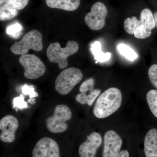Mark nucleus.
Wrapping results in <instances>:
<instances>
[{"instance_id": "obj_11", "label": "nucleus", "mask_w": 157, "mask_h": 157, "mask_svg": "<svg viewBox=\"0 0 157 157\" xmlns=\"http://www.w3.org/2000/svg\"><path fill=\"white\" fill-rule=\"evenodd\" d=\"M102 157H115L120 152L123 141L119 135L113 130L105 133Z\"/></svg>"}, {"instance_id": "obj_25", "label": "nucleus", "mask_w": 157, "mask_h": 157, "mask_svg": "<svg viewBox=\"0 0 157 157\" xmlns=\"http://www.w3.org/2000/svg\"><path fill=\"white\" fill-rule=\"evenodd\" d=\"M115 157H129L128 151L126 150L121 151Z\"/></svg>"}, {"instance_id": "obj_22", "label": "nucleus", "mask_w": 157, "mask_h": 157, "mask_svg": "<svg viewBox=\"0 0 157 157\" xmlns=\"http://www.w3.org/2000/svg\"><path fill=\"white\" fill-rule=\"evenodd\" d=\"M148 75L150 81L157 90V64H153L149 68Z\"/></svg>"}, {"instance_id": "obj_16", "label": "nucleus", "mask_w": 157, "mask_h": 157, "mask_svg": "<svg viewBox=\"0 0 157 157\" xmlns=\"http://www.w3.org/2000/svg\"><path fill=\"white\" fill-rule=\"evenodd\" d=\"M90 49L94 56L96 63L98 62L103 63L107 61L111 58V54L110 52L104 53L102 51L101 43L99 41L94 42L91 45Z\"/></svg>"}, {"instance_id": "obj_7", "label": "nucleus", "mask_w": 157, "mask_h": 157, "mask_svg": "<svg viewBox=\"0 0 157 157\" xmlns=\"http://www.w3.org/2000/svg\"><path fill=\"white\" fill-rule=\"evenodd\" d=\"M107 14V8L103 3L98 2L94 4L91 11L85 17V21L92 30L99 31L104 27Z\"/></svg>"}, {"instance_id": "obj_24", "label": "nucleus", "mask_w": 157, "mask_h": 157, "mask_svg": "<svg viewBox=\"0 0 157 157\" xmlns=\"http://www.w3.org/2000/svg\"><path fill=\"white\" fill-rule=\"evenodd\" d=\"M22 92L24 94L28 95L31 98L37 97L38 96V94L35 92L34 86L32 85L25 84L22 86Z\"/></svg>"}, {"instance_id": "obj_26", "label": "nucleus", "mask_w": 157, "mask_h": 157, "mask_svg": "<svg viewBox=\"0 0 157 157\" xmlns=\"http://www.w3.org/2000/svg\"><path fill=\"white\" fill-rule=\"evenodd\" d=\"M154 18L156 26L157 28V11H156L153 15Z\"/></svg>"}, {"instance_id": "obj_1", "label": "nucleus", "mask_w": 157, "mask_h": 157, "mask_svg": "<svg viewBox=\"0 0 157 157\" xmlns=\"http://www.w3.org/2000/svg\"><path fill=\"white\" fill-rule=\"evenodd\" d=\"M122 100L120 90L116 87L109 88L97 99L93 108L94 115L99 119L108 117L120 107Z\"/></svg>"}, {"instance_id": "obj_5", "label": "nucleus", "mask_w": 157, "mask_h": 157, "mask_svg": "<svg viewBox=\"0 0 157 157\" xmlns=\"http://www.w3.org/2000/svg\"><path fill=\"white\" fill-rule=\"evenodd\" d=\"M43 48L42 36L37 30H32L25 35L19 42L11 46L12 53L17 55H24L28 52L29 49L40 52Z\"/></svg>"}, {"instance_id": "obj_19", "label": "nucleus", "mask_w": 157, "mask_h": 157, "mask_svg": "<svg viewBox=\"0 0 157 157\" xmlns=\"http://www.w3.org/2000/svg\"><path fill=\"white\" fill-rule=\"evenodd\" d=\"M117 49L121 54L129 60H135L138 57V55L135 51L125 44H119L117 47Z\"/></svg>"}, {"instance_id": "obj_20", "label": "nucleus", "mask_w": 157, "mask_h": 157, "mask_svg": "<svg viewBox=\"0 0 157 157\" xmlns=\"http://www.w3.org/2000/svg\"><path fill=\"white\" fill-rule=\"evenodd\" d=\"M23 29V28L20 24L15 23L7 28L6 33L11 38L17 39L20 36L21 33L22 32Z\"/></svg>"}, {"instance_id": "obj_12", "label": "nucleus", "mask_w": 157, "mask_h": 157, "mask_svg": "<svg viewBox=\"0 0 157 157\" xmlns=\"http://www.w3.org/2000/svg\"><path fill=\"white\" fill-rule=\"evenodd\" d=\"M19 126L17 118L7 115L0 120V139L6 143H12L15 139V133Z\"/></svg>"}, {"instance_id": "obj_14", "label": "nucleus", "mask_w": 157, "mask_h": 157, "mask_svg": "<svg viewBox=\"0 0 157 157\" xmlns=\"http://www.w3.org/2000/svg\"><path fill=\"white\" fill-rule=\"evenodd\" d=\"M146 157H157V130L151 129L147 133L144 141Z\"/></svg>"}, {"instance_id": "obj_4", "label": "nucleus", "mask_w": 157, "mask_h": 157, "mask_svg": "<svg viewBox=\"0 0 157 157\" xmlns=\"http://www.w3.org/2000/svg\"><path fill=\"white\" fill-rule=\"evenodd\" d=\"M83 74L78 68L65 69L57 77L55 89L60 94H68L82 79Z\"/></svg>"}, {"instance_id": "obj_2", "label": "nucleus", "mask_w": 157, "mask_h": 157, "mask_svg": "<svg viewBox=\"0 0 157 157\" xmlns=\"http://www.w3.org/2000/svg\"><path fill=\"white\" fill-rule=\"evenodd\" d=\"M79 48L78 43L76 41H68L65 48H62L59 42H53L48 46L47 56L52 63H56L61 69L67 67L68 58L77 52Z\"/></svg>"}, {"instance_id": "obj_10", "label": "nucleus", "mask_w": 157, "mask_h": 157, "mask_svg": "<svg viewBox=\"0 0 157 157\" xmlns=\"http://www.w3.org/2000/svg\"><path fill=\"white\" fill-rule=\"evenodd\" d=\"M29 0H0V20L7 21L16 17L18 11L24 9Z\"/></svg>"}, {"instance_id": "obj_15", "label": "nucleus", "mask_w": 157, "mask_h": 157, "mask_svg": "<svg viewBox=\"0 0 157 157\" xmlns=\"http://www.w3.org/2000/svg\"><path fill=\"white\" fill-rule=\"evenodd\" d=\"M46 5L52 9L74 11L78 9L80 0H45Z\"/></svg>"}, {"instance_id": "obj_3", "label": "nucleus", "mask_w": 157, "mask_h": 157, "mask_svg": "<svg viewBox=\"0 0 157 157\" xmlns=\"http://www.w3.org/2000/svg\"><path fill=\"white\" fill-rule=\"evenodd\" d=\"M72 117V111L70 107L65 104L56 105L53 115L45 121L46 128L52 133H63L67 129V121L70 120Z\"/></svg>"}, {"instance_id": "obj_8", "label": "nucleus", "mask_w": 157, "mask_h": 157, "mask_svg": "<svg viewBox=\"0 0 157 157\" xmlns=\"http://www.w3.org/2000/svg\"><path fill=\"white\" fill-rule=\"evenodd\" d=\"M32 155L33 157H60L57 143L48 137H43L37 142Z\"/></svg>"}, {"instance_id": "obj_17", "label": "nucleus", "mask_w": 157, "mask_h": 157, "mask_svg": "<svg viewBox=\"0 0 157 157\" xmlns=\"http://www.w3.org/2000/svg\"><path fill=\"white\" fill-rule=\"evenodd\" d=\"M146 100L152 113L157 118V90L149 91L147 94Z\"/></svg>"}, {"instance_id": "obj_6", "label": "nucleus", "mask_w": 157, "mask_h": 157, "mask_svg": "<svg viewBox=\"0 0 157 157\" xmlns=\"http://www.w3.org/2000/svg\"><path fill=\"white\" fill-rule=\"evenodd\" d=\"M19 61L25 70L24 76L28 79H36L45 74L46 67L38 56L26 54L20 57Z\"/></svg>"}, {"instance_id": "obj_18", "label": "nucleus", "mask_w": 157, "mask_h": 157, "mask_svg": "<svg viewBox=\"0 0 157 157\" xmlns=\"http://www.w3.org/2000/svg\"><path fill=\"white\" fill-rule=\"evenodd\" d=\"M143 25L140 20L137 19L135 16L128 17L124 22L125 30L130 35H134V32L138 26Z\"/></svg>"}, {"instance_id": "obj_9", "label": "nucleus", "mask_w": 157, "mask_h": 157, "mask_svg": "<svg viewBox=\"0 0 157 157\" xmlns=\"http://www.w3.org/2000/svg\"><path fill=\"white\" fill-rule=\"evenodd\" d=\"M94 84L95 80L93 78L83 82L79 87L80 94L76 96V101L82 105L92 106L101 92V90L94 89Z\"/></svg>"}, {"instance_id": "obj_13", "label": "nucleus", "mask_w": 157, "mask_h": 157, "mask_svg": "<svg viewBox=\"0 0 157 157\" xmlns=\"http://www.w3.org/2000/svg\"><path fill=\"white\" fill-rule=\"evenodd\" d=\"M102 143L101 135L94 132L87 136L86 141L81 144L78 148L80 157H95L98 150Z\"/></svg>"}, {"instance_id": "obj_21", "label": "nucleus", "mask_w": 157, "mask_h": 157, "mask_svg": "<svg viewBox=\"0 0 157 157\" xmlns=\"http://www.w3.org/2000/svg\"><path fill=\"white\" fill-rule=\"evenodd\" d=\"M151 34V30L146 26L141 25L138 26L136 29L134 35L135 38L138 39H146L150 36Z\"/></svg>"}, {"instance_id": "obj_23", "label": "nucleus", "mask_w": 157, "mask_h": 157, "mask_svg": "<svg viewBox=\"0 0 157 157\" xmlns=\"http://www.w3.org/2000/svg\"><path fill=\"white\" fill-rule=\"evenodd\" d=\"M13 108L22 109L27 107V104L24 101V98L22 94L14 98L13 100Z\"/></svg>"}]
</instances>
